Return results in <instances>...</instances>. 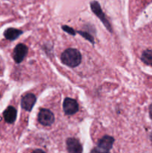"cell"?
<instances>
[{
    "label": "cell",
    "mask_w": 152,
    "mask_h": 153,
    "mask_svg": "<svg viewBox=\"0 0 152 153\" xmlns=\"http://www.w3.org/2000/svg\"><path fill=\"white\" fill-rule=\"evenodd\" d=\"M61 61L69 67H75L81 62V55L75 49H68L61 55Z\"/></svg>",
    "instance_id": "6da1fadb"
},
{
    "label": "cell",
    "mask_w": 152,
    "mask_h": 153,
    "mask_svg": "<svg viewBox=\"0 0 152 153\" xmlns=\"http://www.w3.org/2000/svg\"><path fill=\"white\" fill-rule=\"evenodd\" d=\"M90 5L91 9H92V10L93 11V13L99 18V19H101V21L103 22V24L105 25L106 28L111 32L112 28L111 26H110V22H108V20H107V18H106L105 14H104V12L101 10V6H100V4H98L97 1H92V2H91Z\"/></svg>",
    "instance_id": "7a4b0ae2"
},
{
    "label": "cell",
    "mask_w": 152,
    "mask_h": 153,
    "mask_svg": "<svg viewBox=\"0 0 152 153\" xmlns=\"http://www.w3.org/2000/svg\"><path fill=\"white\" fill-rule=\"evenodd\" d=\"M38 120L42 125L49 126L54 123L55 116L51 111L48 109L42 108L40 109L38 114Z\"/></svg>",
    "instance_id": "3957f363"
},
{
    "label": "cell",
    "mask_w": 152,
    "mask_h": 153,
    "mask_svg": "<svg viewBox=\"0 0 152 153\" xmlns=\"http://www.w3.org/2000/svg\"><path fill=\"white\" fill-rule=\"evenodd\" d=\"M63 111L66 114L72 115L78 111V104L77 101L71 98H66L63 102Z\"/></svg>",
    "instance_id": "277c9868"
},
{
    "label": "cell",
    "mask_w": 152,
    "mask_h": 153,
    "mask_svg": "<svg viewBox=\"0 0 152 153\" xmlns=\"http://www.w3.org/2000/svg\"><path fill=\"white\" fill-rule=\"evenodd\" d=\"M27 53H28V47L22 43L18 44L13 50V57L15 62L18 63V64L22 62L25 57L26 56Z\"/></svg>",
    "instance_id": "5b68a950"
},
{
    "label": "cell",
    "mask_w": 152,
    "mask_h": 153,
    "mask_svg": "<svg viewBox=\"0 0 152 153\" xmlns=\"http://www.w3.org/2000/svg\"><path fill=\"white\" fill-rule=\"evenodd\" d=\"M36 102V97L32 94H28L24 96L22 98L21 101V105L22 108L25 109V111H30L34 107Z\"/></svg>",
    "instance_id": "8992f818"
},
{
    "label": "cell",
    "mask_w": 152,
    "mask_h": 153,
    "mask_svg": "<svg viewBox=\"0 0 152 153\" xmlns=\"http://www.w3.org/2000/svg\"><path fill=\"white\" fill-rule=\"evenodd\" d=\"M66 146L69 153H82L83 149L80 142L75 138H68L66 140Z\"/></svg>",
    "instance_id": "52a82bcc"
},
{
    "label": "cell",
    "mask_w": 152,
    "mask_h": 153,
    "mask_svg": "<svg viewBox=\"0 0 152 153\" xmlns=\"http://www.w3.org/2000/svg\"><path fill=\"white\" fill-rule=\"evenodd\" d=\"M113 143H114V138L110 136H104L101 139H100L98 142V147L104 149L106 151L110 152V149L113 147Z\"/></svg>",
    "instance_id": "ba28073f"
},
{
    "label": "cell",
    "mask_w": 152,
    "mask_h": 153,
    "mask_svg": "<svg viewBox=\"0 0 152 153\" xmlns=\"http://www.w3.org/2000/svg\"><path fill=\"white\" fill-rule=\"evenodd\" d=\"M3 116H4V120L8 123H13L16 118V110L15 108L12 107V106H9L6 108L3 113Z\"/></svg>",
    "instance_id": "9c48e42d"
},
{
    "label": "cell",
    "mask_w": 152,
    "mask_h": 153,
    "mask_svg": "<svg viewBox=\"0 0 152 153\" xmlns=\"http://www.w3.org/2000/svg\"><path fill=\"white\" fill-rule=\"evenodd\" d=\"M22 34V31L19 29L13 28H9L5 30L4 32V36L6 39L9 40H14Z\"/></svg>",
    "instance_id": "30bf717a"
},
{
    "label": "cell",
    "mask_w": 152,
    "mask_h": 153,
    "mask_svg": "<svg viewBox=\"0 0 152 153\" xmlns=\"http://www.w3.org/2000/svg\"><path fill=\"white\" fill-rule=\"evenodd\" d=\"M141 59L145 64L148 65H152V51L148 49L144 51L142 54Z\"/></svg>",
    "instance_id": "8fae6325"
},
{
    "label": "cell",
    "mask_w": 152,
    "mask_h": 153,
    "mask_svg": "<svg viewBox=\"0 0 152 153\" xmlns=\"http://www.w3.org/2000/svg\"><path fill=\"white\" fill-rule=\"evenodd\" d=\"M78 34H80V35L82 36V37H84L85 39H86V40H89L90 43H92V44H94V39L93 37H92V36L90 35V34H89V33L87 32H84V31H77Z\"/></svg>",
    "instance_id": "7c38bea8"
},
{
    "label": "cell",
    "mask_w": 152,
    "mask_h": 153,
    "mask_svg": "<svg viewBox=\"0 0 152 153\" xmlns=\"http://www.w3.org/2000/svg\"><path fill=\"white\" fill-rule=\"evenodd\" d=\"M62 28L63 29L64 31L69 33V34H72V35H75L76 33V31L73 29L72 28H70V27L67 26V25H64V26H62Z\"/></svg>",
    "instance_id": "4fadbf2b"
},
{
    "label": "cell",
    "mask_w": 152,
    "mask_h": 153,
    "mask_svg": "<svg viewBox=\"0 0 152 153\" xmlns=\"http://www.w3.org/2000/svg\"><path fill=\"white\" fill-rule=\"evenodd\" d=\"M90 153H110V152H109V151L104 150V149H101V148L97 146V147L92 149V150L91 151Z\"/></svg>",
    "instance_id": "5bb4252c"
},
{
    "label": "cell",
    "mask_w": 152,
    "mask_h": 153,
    "mask_svg": "<svg viewBox=\"0 0 152 153\" xmlns=\"http://www.w3.org/2000/svg\"><path fill=\"white\" fill-rule=\"evenodd\" d=\"M33 153H46V152H45L43 150H42V149H36V150H34Z\"/></svg>",
    "instance_id": "9a60e30c"
},
{
    "label": "cell",
    "mask_w": 152,
    "mask_h": 153,
    "mask_svg": "<svg viewBox=\"0 0 152 153\" xmlns=\"http://www.w3.org/2000/svg\"><path fill=\"white\" fill-rule=\"evenodd\" d=\"M149 114H150V117L152 120V104L151 105L150 107H149Z\"/></svg>",
    "instance_id": "2e32d148"
}]
</instances>
